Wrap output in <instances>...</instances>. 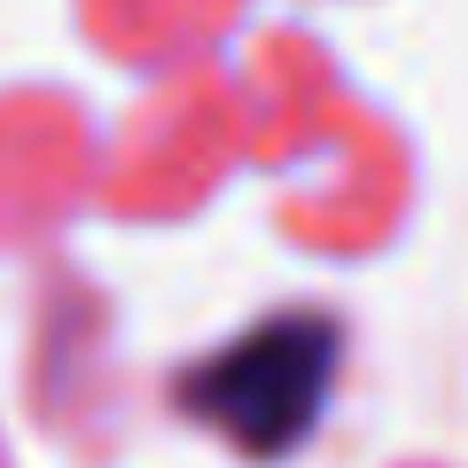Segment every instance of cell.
<instances>
[{
    "label": "cell",
    "instance_id": "6da1fadb",
    "mask_svg": "<svg viewBox=\"0 0 468 468\" xmlns=\"http://www.w3.org/2000/svg\"><path fill=\"white\" fill-rule=\"evenodd\" d=\"M328 367H335V335L320 320H273V328L242 335L234 351H218L187 383V399L242 452H289L320 414Z\"/></svg>",
    "mask_w": 468,
    "mask_h": 468
}]
</instances>
